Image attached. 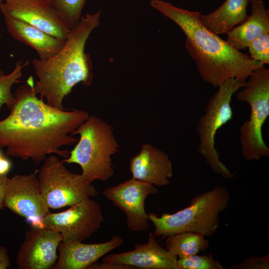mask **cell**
Returning a JSON list of instances; mask_svg holds the SVG:
<instances>
[{"instance_id": "6da1fadb", "label": "cell", "mask_w": 269, "mask_h": 269, "mask_svg": "<svg viewBox=\"0 0 269 269\" xmlns=\"http://www.w3.org/2000/svg\"><path fill=\"white\" fill-rule=\"evenodd\" d=\"M34 85L30 76L15 90L7 108L9 114L0 121V148L6 147L7 156L31 159L35 164L47 155L67 158L70 151L61 147L77 142L72 134L89 115L83 110H61L48 105L37 97Z\"/></svg>"}, {"instance_id": "7a4b0ae2", "label": "cell", "mask_w": 269, "mask_h": 269, "mask_svg": "<svg viewBox=\"0 0 269 269\" xmlns=\"http://www.w3.org/2000/svg\"><path fill=\"white\" fill-rule=\"evenodd\" d=\"M150 4L180 27L186 36V49L202 79L215 87L231 78L246 82L253 71L264 66L208 30L199 19L200 12L162 0H151Z\"/></svg>"}, {"instance_id": "3957f363", "label": "cell", "mask_w": 269, "mask_h": 269, "mask_svg": "<svg viewBox=\"0 0 269 269\" xmlns=\"http://www.w3.org/2000/svg\"><path fill=\"white\" fill-rule=\"evenodd\" d=\"M101 11L82 15L71 30L61 49L46 60L34 58L32 65L38 81L35 93L55 108L64 110V98L77 84L89 86L93 81L92 64L90 55L85 52L91 33L100 24Z\"/></svg>"}, {"instance_id": "277c9868", "label": "cell", "mask_w": 269, "mask_h": 269, "mask_svg": "<svg viewBox=\"0 0 269 269\" xmlns=\"http://www.w3.org/2000/svg\"><path fill=\"white\" fill-rule=\"evenodd\" d=\"M72 134H79L80 138L63 162L79 164L83 179L87 183L111 178L114 173L112 156L120 148L113 126L100 118L89 115Z\"/></svg>"}, {"instance_id": "5b68a950", "label": "cell", "mask_w": 269, "mask_h": 269, "mask_svg": "<svg viewBox=\"0 0 269 269\" xmlns=\"http://www.w3.org/2000/svg\"><path fill=\"white\" fill-rule=\"evenodd\" d=\"M230 196L224 187L217 186L193 197L190 205L173 214H148L154 226V235L162 239L176 234L191 232L212 236L219 228L220 214L228 207Z\"/></svg>"}, {"instance_id": "8992f818", "label": "cell", "mask_w": 269, "mask_h": 269, "mask_svg": "<svg viewBox=\"0 0 269 269\" xmlns=\"http://www.w3.org/2000/svg\"><path fill=\"white\" fill-rule=\"evenodd\" d=\"M238 100L250 107L249 119L241 126L239 140L241 151L247 160H260L269 156V148L264 140L262 128L269 116V69L265 66L253 71Z\"/></svg>"}, {"instance_id": "52a82bcc", "label": "cell", "mask_w": 269, "mask_h": 269, "mask_svg": "<svg viewBox=\"0 0 269 269\" xmlns=\"http://www.w3.org/2000/svg\"><path fill=\"white\" fill-rule=\"evenodd\" d=\"M246 83L231 78L221 84L218 91L208 101L205 114L200 117L197 124L199 140L198 152L215 173L226 179L234 178L236 173L231 172L220 161L215 146V135L222 126L232 119V97L244 87Z\"/></svg>"}, {"instance_id": "ba28073f", "label": "cell", "mask_w": 269, "mask_h": 269, "mask_svg": "<svg viewBox=\"0 0 269 269\" xmlns=\"http://www.w3.org/2000/svg\"><path fill=\"white\" fill-rule=\"evenodd\" d=\"M37 174L41 193L49 208L70 207L98 193L92 183L85 182L81 174L70 171L53 154L45 159Z\"/></svg>"}, {"instance_id": "9c48e42d", "label": "cell", "mask_w": 269, "mask_h": 269, "mask_svg": "<svg viewBox=\"0 0 269 269\" xmlns=\"http://www.w3.org/2000/svg\"><path fill=\"white\" fill-rule=\"evenodd\" d=\"M104 218L100 205L88 198L59 213L49 212L42 219L43 228L60 233L64 243L82 242L101 227Z\"/></svg>"}, {"instance_id": "30bf717a", "label": "cell", "mask_w": 269, "mask_h": 269, "mask_svg": "<svg viewBox=\"0 0 269 269\" xmlns=\"http://www.w3.org/2000/svg\"><path fill=\"white\" fill-rule=\"evenodd\" d=\"M37 172L36 170L29 174H15L8 178L3 205L26 219L33 228H43L42 219L50 211L41 193Z\"/></svg>"}, {"instance_id": "8fae6325", "label": "cell", "mask_w": 269, "mask_h": 269, "mask_svg": "<svg viewBox=\"0 0 269 269\" xmlns=\"http://www.w3.org/2000/svg\"><path fill=\"white\" fill-rule=\"evenodd\" d=\"M155 186L134 178L105 189L103 195L123 211L128 228L133 232L145 231L149 228L148 217L144 207L146 197L155 194Z\"/></svg>"}, {"instance_id": "7c38bea8", "label": "cell", "mask_w": 269, "mask_h": 269, "mask_svg": "<svg viewBox=\"0 0 269 269\" xmlns=\"http://www.w3.org/2000/svg\"><path fill=\"white\" fill-rule=\"evenodd\" d=\"M0 10L3 16L24 21L57 38L65 40L71 31L47 0H3Z\"/></svg>"}, {"instance_id": "4fadbf2b", "label": "cell", "mask_w": 269, "mask_h": 269, "mask_svg": "<svg viewBox=\"0 0 269 269\" xmlns=\"http://www.w3.org/2000/svg\"><path fill=\"white\" fill-rule=\"evenodd\" d=\"M62 240L60 233L49 228H34L26 231L17 254L18 269H52L58 259L57 251Z\"/></svg>"}, {"instance_id": "5bb4252c", "label": "cell", "mask_w": 269, "mask_h": 269, "mask_svg": "<svg viewBox=\"0 0 269 269\" xmlns=\"http://www.w3.org/2000/svg\"><path fill=\"white\" fill-rule=\"evenodd\" d=\"M152 233L148 234L146 244H136L134 250L107 255L102 262L132 266L134 269H178L177 257L163 248Z\"/></svg>"}, {"instance_id": "9a60e30c", "label": "cell", "mask_w": 269, "mask_h": 269, "mask_svg": "<svg viewBox=\"0 0 269 269\" xmlns=\"http://www.w3.org/2000/svg\"><path fill=\"white\" fill-rule=\"evenodd\" d=\"M132 178L161 187L173 176L172 162L167 153L149 143H144L130 162Z\"/></svg>"}, {"instance_id": "2e32d148", "label": "cell", "mask_w": 269, "mask_h": 269, "mask_svg": "<svg viewBox=\"0 0 269 269\" xmlns=\"http://www.w3.org/2000/svg\"><path fill=\"white\" fill-rule=\"evenodd\" d=\"M123 243L124 239L117 235L107 242L100 243L83 244L82 242L64 243L61 241L58 247V261L52 269H88L100 258L119 247Z\"/></svg>"}, {"instance_id": "e0dca14e", "label": "cell", "mask_w": 269, "mask_h": 269, "mask_svg": "<svg viewBox=\"0 0 269 269\" xmlns=\"http://www.w3.org/2000/svg\"><path fill=\"white\" fill-rule=\"evenodd\" d=\"M6 29L11 37L35 50L39 58L53 57L63 46L65 40L56 38L21 20L4 16Z\"/></svg>"}, {"instance_id": "ac0fdd59", "label": "cell", "mask_w": 269, "mask_h": 269, "mask_svg": "<svg viewBox=\"0 0 269 269\" xmlns=\"http://www.w3.org/2000/svg\"><path fill=\"white\" fill-rule=\"evenodd\" d=\"M251 14L228 32L226 41L238 50L245 49L258 36L269 32V10L262 0H251Z\"/></svg>"}, {"instance_id": "d6986e66", "label": "cell", "mask_w": 269, "mask_h": 269, "mask_svg": "<svg viewBox=\"0 0 269 269\" xmlns=\"http://www.w3.org/2000/svg\"><path fill=\"white\" fill-rule=\"evenodd\" d=\"M251 0H226L213 12L200 14L201 23L216 35L227 34L248 18L247 7Z\"/></svg>"}, {"instance_id": "ffe728a7", "label": "cell", "mask_w": 269, "mask_h": 269, "mask_svg": "<svg viewBox=\"0 0 269 269\" xmlns=\"http://www.w3.org/2000/svg\"><path fill=\"white\" fill-rule=\"evenodd\" d=\"M165 244L171 255L182 259L205 251L210 242L201 234L185 232L166 237Z\"/></svg>"}, {"instance_id": "44dd1931", "label": "cell", "mask_w": 269, "mask_h": 269, "mask_svg": "<svg viewBox=\"0 0 269 269\" xmlns=\"http://www.w3.org/2000/svg\"><path fill=\"white\" fill-rule=\"evenodd\" d=\"M71 30L80 20L86 0H47Z\"/></svg>"}, {"instance_id": "7402d4cb", "label": "cell", "mask_w": 269, "mask_h": 269, "mask_svg": "<svg viewBox=\"0 0 269 269\" xmlns=\"http://www.w3.org/2000/svg\"><path fill=\"white\" fill-rule=\"evenodd\" d=\"M29 61H17L12 71L5 75L4 72L0 69V110L5 104L8 108L13 102L14 96L11 92L13 84L20 82L18 79L22 76V69L27 66Z\"/></svg>"}, {"instance_id": "603a6c76", "label": "cell", "mask_w": 269, "mask_h": 269, "mask_svg": "<svg viewBox=\"0 0 269 269\" xmlns=\"http://www.w3.org/2000/svg\"><path fill=\"white\" fill-rule=\"evenodd\" d=\"M178 269H225L218 261L215 260L212 253L206 255H194L177 259Z\"/></svg>"}, {"instance_id": "cb8c5ba5", "label": "cell", "mask_w": 269, "mask_h": 269, "mask_svg": "<svg viewBox=\"0 0 269 269\" xmlns=\"http://www.w3.org/2000/svg\"><path fill=\"white\" fill-rule=\"evenodd\" d=\"M250 57L265 64H269V32L256 37L249 44Z\"/></svg>"}, {"instance_id": "d4e9b609", "label": "cell", "mask_w": 269, "mask_h": 269, "mask_svg": "<svg viewBox=\"0 0 269 269\" xmlns=\"http://www.w3.org/2000/svg\"><path fill=\"white\" fill-rule=\"evenodd\" d=\"M231 269H269V255L256 257L251 256L243 260L241 263L232 265Z\"/></svg>"}, {"instance_id": "484cf974", "label": "cell", "mask_w": 269, "mask_h": 269, "mask_svg": "<svg viewBox=\"0 0 269 269\" xmlns=\"http://www.w3.org/2000/svg\"><path fill=\"white\" fill-rule=\"evenodd\" d=\"M88 269H134L132 266L114 263L95 262L88 268Z\"/></svg>"}, {"instance_id": "4316f807", "label": "cell", "mask_w": 269, "mask_h": 269, "mask_svg": "<svg viewBox=\"0 0 269 269\" xmlns=\"http://www.w3.org/2000/svg\"><path fill=\"white\" fill-rule=\"evenodd\" d=\"M10 265V262L7 250L0 246V269H6Z\"/></svg>"}, {"instance_id": "83f0119b", "label": "cell", "mask_w": 269, "mask_h": 269, "mask_svg": "<svg viewBox=\"0 0 269 269\" xmlns=\"http://www.w3.org/2000/svg\"><path fill=\"white\" fill-rule=\"evenodd\" d=\"M12 166L11 161L3 155L0 157V175H5L9 172Z\"/></svg>"}, {"instance_id": "f1b7e54d", "label": "cell", "mask_w": 269, "mask_h": 269, "mask_svg": "<svg viewBox=\"0 0 269 269\" xmlns=\"http://www.w3.org/2000/svg\"><path fill=\"white\" fill-rule=\"evenodd\" d=\"M8 178L7 175H0V210L4 208L3 202L5 186Z\"/></svg>"}, {"instance_id": "f546056e", "label": "cell", "mask_w": 269, "mask_h": 269, "mask_svg": "<svg viewBox=\"0 0 269 269\" xmlns=\"http://www.w3.org/2000/svg\"><path fill=\"white\" fill-rule=\"evenodd\" d=\"M3 155V154L2 153L0 148V157H1Z\"/></svg>"}, {"instance_id": "4dcf8cb0", "label": "cell", "mask_w": 269, "mask_h": 269, "mask_svg": "<svg viewBox=\"0 0 269 269\" xmlns=\"http://www.w3.org/2000/svg\"><path fill=\"white\" fill-rule=\"evenodd\" d=\"M3 2V0H0V4Z\"/></svg>"}, {"instance_id": "1f68e13d", "label": "cell", "mask_w": 269, "mask_h": 269, "mask_svg": "<svg viewBox=\"0 0 269 269\" xmlns=\"http://www.w3.org/2000/svg\"><path fill=\"white\" fill-rule=\"evenodd\" d=\"M0 37H1V35L0 34Z\"/></svg>"}]
</instances>
